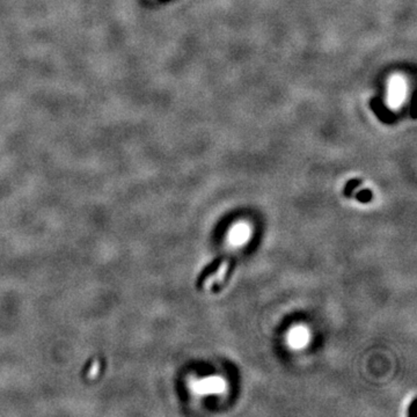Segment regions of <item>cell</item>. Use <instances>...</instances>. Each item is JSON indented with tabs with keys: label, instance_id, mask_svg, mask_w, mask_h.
Wrapping results in <instances>:
<instances>
[{
	"label": "cell",
	"instance_id": "5b68a950",
	"mask_svg": "<svg viewBox=\"0 0 417 417\" xmlns=\"http://www.w3.org/2000/svg\"><path fill=\"white\" fill-rule=\"evenodd\" d=\"M220 262H221L220 258H218V260H216L214 262H212L211 264H210L209 267H206V268L203 270V273L201 274V276H200V279H198V282H201L202 279H204L206 276H208L209 274L213 273V271L218 268V266H219V263H220Z\"/></svg>",
	"mask_w": 417,
	"mask_h": 417
},
{
	"label": "cell",
	"instance_id": "7a4b0ae2",
	"mask_svg": "<svg viewBox=\"0 0 417 417\" xmlns=\"http://www.w3.org/2000/svg\"><path fill=\"white\" fill-rule=\"evenodd\" d=\"M225 384L220 378H206L195 384V390L198 393H218L224 390Z\"/></svg>",
	"mask_w": 417,
	"mask_h": 417
},
{
	"label": "cell",
	"instance_id": "8992f818",
	"mask_svg": "<svg viewBox=\"0 0 417 417\" xmlns=\"http://www.w3.org/2000/svg\"><path fill=\"white\" fill-rule=\"evenodd\" d=\"M356 198H357L359 202H362V203H367V202H370L372 200V192H370V190H364V192L358 193V195L356 196Z\"/></svg>",
	"mask_w": 417,
	"mask_h": 417
},
{
	"label": "cell",
	"instance_id": "277c9868",
	"mask_svg": "<svg viewBox=\"0 0 417 417\" xmlns=\"http://www.w3.org/2000/svg\"><path fill=\"white\" fill-rule=\"evenodd\" d=\"M249 236V230L246 225H237L231 232L230 239L234 245H240L247 240Z\"/></svg>",
	"mask_w": 417,
	"mask_h": 417
},
{
	"label": "cell",
	"instance_id": "6da1fadb",
	"mask_svg": "<svg viewBox=\"0 0 417 417\" xmlns=\"http://www.w3.org/2000/svg\"><path fill=\"white\" fill-rule=\"evenodd\" d=\"M407 95V84L403 77L393 75L387 86V104L393 109H398L403 103Z\"/></svg>",
	"mask_w": 417,
	"mask_h": 417
},
{
	"label": "cell",
	"instance_id": "52a82bcc",
	"mask_svg": "<svg viewBox=\"0 0 417 417\" xmlns=\"http://www.w3.org/2000/svg\"><path fill=\"white\" fill-rule=\"evenodd\" d=\"M357 183H358L357 181L350 182V183L346 187V189H344V195H346L347 197H350L351 196V190L356 187V184H357Z\"/></svg>",
	"mask_w": 417,
	"mask_h": 417
},
{
	"label": "cell",
	"instance_id": "3957f363",
	"mask_svg": "<svg viewBox=\"0 0 417 417\" xmlns=\"http://www.w3.org/2000/svg\"><path fill=\"white\" fill-rule=\"evenodd\" d=\"M289 341L294 348H301L309 341V333L304 327H298L291 331Z\"/></svg>",
	"mask_w": 417,
	"mask_h": 417
}]
</instances>
